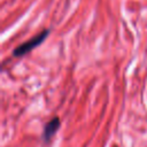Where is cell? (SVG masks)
I'll return each mask as SVG.
<instances>
[{"label": "cell", "instance_id": "cell-1", "mask_svg": "<svg viewBox=\"0 0 147 147\" xmlns=\"http://www.w3.org/2000/svg\"><path fill=\"white\" fill-rule=\"evenodd\" d=\"M48 33H49V30H44V31H41L40 33H38L37 36H34L33 38H31V39H29L28 41L21 44L20 46H17V47L14 49L13 55H14V56H23V55H25L26 53L31 52L33 48H36L37 46H39V45L47 38Z\"/></svg>", "mask_w": 147, "mask_h": 147}, {"label": "cell", "instance_id": "cell-2", "mask_svg": "<svg viewBox=\"0 0 147 147\" xmlns=\"http://www.w3.org/2000/svg\"><path fill=\"white\" fill-rule=\"evenodd\" d=\"M59 127H60V118L59 117H54L49 122H47L45 127H44V132H42L44 140L45 141H49L53 138V136L57 132Z\"/></svg>", "mask_w": 147, "mask_h": 147}]
</instances>
